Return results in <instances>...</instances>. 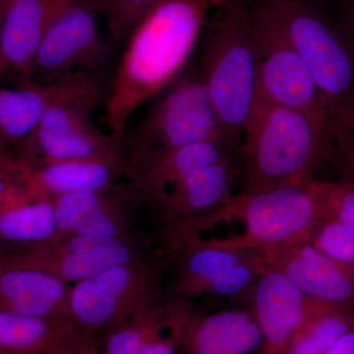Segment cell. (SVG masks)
I'll return each instance as SVG.
<instances>
[{"instance_id": "cell-1", "label": "cell", "mask_w": 354, "mask_h": 354, "mask_svg": "<svg viewBox=\"0 0 354 354\" xmlns=\"http://www.w3.org/2000/svg\"><path fill=\"white\" fill-rule=\"evenodd\" d=\"M218 0H158L128 36L109 82L104 123L121 139L130 118L181 75Z\"/></svg>"}, {"instance_id": "cell-2", "label": "cell", "mask_w": 354, "mask_h": 354, "mask_svg": "<svg viewBox=\"0 0 354 354\" xmlns=\"http://www.w3.org/2000/svg\"><path fill=\"white\" fill-rule=\"evenodd\" d=\"M128 174L165 234L195 235L234 199L241 156L225 142H201L133 158Z\"/></svg>"}, {"instance_id": "cell-3", "label": "cell", "mask_w": 354, "mask_h": 354, "mask_svg": "<svg viewBox=\"0 0 354 354\" xmlns=\"http://www.w3.org/2000/svg\"><path fill=\"white\" fill-rule=\"evenodd\" d=\"M332 128L270 101L258 88L242 133L241 190L305 186L332 160Z\"/></svg>"}, {"instance_id": "cell-4", "label": "cell", "mask_w": 354, "mask_h": 354, "mask_svg": "<svg viewBox=\"0 0 354 354\" xmlns=\"http://www.w3.org/2000/svg\"><path fill=\"white\" fill-rule=\"evenodd\" d=\"M200 69L228 144L242 133L259 88V55L249 0H218L202 35Z\"/></svg>"}, {"instance_id": "cell-5", "label": "cell", "mask_w": 354, "mask_h": 354, "mask_svg": "<svg viewBox=\"0 0 354 354\" xmlns=\"http://www.w3.org/2000/svg\"><path fill=\"white\" fill-rule=\"evenodd\" d=\"M304 58L322 95L335 146L354 127V38L315 0H258Z\"/></svg>"}, {"instance_id": "cell-6", "label": "cell", "mask_w": 354, "mask_h": 354, "mask_svg": "<svg viewBox=\"0 0 354 354\" xmlns=\"http://www.w3.org/2000/svg\"><path fill=\"white\" fill-rule=\"evenodd\" d=\"M169 252L174 262V281L164 295L165 301L191 305L194 299H203L209 309L249 306L264 269L253 251L227 248L197 236L177 242Z\"/></svg>"}, {"instance_id": "cell-7", "label": "cell", "mask_w": 354, "mask_h": 354, "mask_svg": "<svg viewBox=\"0 0 354 354\" xmlns=\"http://www.w3.org/2000/svg\"><path fill=\"white\" fill-rule=\"evenodd\" d=\"M122 139L127 143L128 160L201 142L228 144L199 71L181 74L158 95L143 120Z\"/></svg>"}, {"instance_id": "cell-8", "label": "cell", "mask_w": 354, "mask_h": 354, "mask_svg": "<svg viewBox=\"0 0 354 354\" xmlns=\"http://www.w3.org/2000/svg\"><path fill=\"white\" fill-rule=\"evenodd\" d=\"M239 220L245 230L239 236L212 239L215 243L239 250L256 251L310 239L320 221L307 186H281L254 193H237L214 218Z\"/></svg>"}, {"instance_id": "cell-9", "label": "cell", "mask_w": 354, "mask_h": 354, "mask_svg": "<svg viewBox=\"0 0 354 354\" xmlns=\"http://www.w3.org/2000/svg\"><path fill=\"white\" fill-rule=\"evenodd\" d=\"M164 301L155 270L141 261L116 266L70 288V320L92 337L109 333Z\"/></svg>"}, {"instance_id": "cell-10", "label": "cell", "mask_w": 354, "mask_h": 354, "mask_svg": "<svg viewBox=\"0 0 354 354\" xmlns=\"http://www.w3.org/2000/svg\"><path fill=\"white\" fill-rule=\"evenodd\" d=\"M251 14L259 55L260 92L274 104L306 114L333 130L322 95L288 35L258 0L251 3Z\"/></svg>"}, {"instance_id": "cell-11", "label": "cell", "mask_w": 354, "mask_h": 354, "mask_svg": "<svg viewBox=\"0 0 354 354\" xmlns=\"http://www.w3.org/2000/svg\"><path fill=\"white\" fill-rule=\"evenodd\" d=\"M104 104L102 97H80L51 106L16 146L20 160L58 162L123 155V139L102 132L91 120V113Z\"/></svg>"}, {"instance_id": "cell-12", "label": "cell", "mask_w": 354, "mask_h": 354, "mask_svg": "<svg viewBox=\"0 0 354 354\" xmlns=\"http://www.w3.org/2000/svg\"><path fill=\"white\" fill-rule=\"evenodd\" d=\"M95 8L91 0H74L58 16L39 44L31 79L74 72L106 74L111 48L100 34Z\"/></svg>"}, {"instance_id": "cell-13", "label": "cell", "mask_w": 354, "mask_h": 354, "mask_svg": "<svg viewBox=\"0 0 354 354\" xmlns=\"http://www.w3.org/2000/svg\"><path fill=\"white\" fill-rule=\"evenodd\" d=\"M109 82L106 74L74 72L38 81L26 79L20 87L0 88V137L9 149L16 147L51 106L80 97L108 99Z\"/></svg>"}, {"instance_id": "cell-14", "label": "cell", "mask_w": 354, "mask_h": 354, "mask_svg": "<svg viewBox=\"0 0 354 354\" xmlns=\"http://www.w3.org/2000/svg\"><path fill=\"white\" fill-rule=\"evenodd\" d=\"M253 252L264 267L283 274L305 297L354 308V277L324 255L310 239Z\"/></svg>"}, {"instance_id": "cell-15", "label": "cell", "mask_w": 354, "mask_h": 354, "mask_svg": "<svg viewBox=\"0 0 354 354\" xmlns=\"http://www.w3.org/2000/svg\"><path fill=\"white\" fill-rule=\"evenodd\" d=\"M14 171L30 196L53 199L72 193L108 191L128 171L123 155L90 160L27 162L14 160Z\"/></svg>"}, {"instance_id": "cell-16", "label": "cell", "mask_w": 354, "mask_h": 354, "mask_svg": "<svg viewBox=\"0 0 354 354\" xmlns=\"http://www.w3.org/2000/svg\"><path fill=\"white\" fill-rule=\"evenodd\" d=\"M21 261L41 268L67 283L85 281L116 267L137 262L136 251L123 239L70 235L41 244Z\"/></svg>"}, {"instance_id": "cell-17", "label": "cell", "mask_w": 354, "mask_h": 354, "mask_svg": "<svg viewBox=\"0 0 354 354\" xmlns=\"http://www.w3.org/2000/svg\"><path fill=\"white\" fill-rule=\"evenodd\" d=\"M307 298L283 274L264 267L251 295L250 306L263 335L259 354H283L301 325Z\"/></svg>"}, {"instance_id": "cell-18", "label": "cell", "mask_w": 354, "mask_h": 354, "mask_svg": "<svg viewBox=\"0 0 354 354\" xmlns=\"http://www.w3.org/2000/svg\"><path fill=\"white\" fill-rule=\"evenodd\" d=\"M263 335L248 305H227L191 317L185 354H259Z\"/></svg>"}, {"instance_id": "cell-19", "label": "cell", "mask_w": 354, "mask_h": 354, "mask_svg": "<svg viewBox=\"0 0 354 354\" xmlns=\"http://www.w3.org/2000/svg\"><path fill=\"white\" fill-rule=\"evenodd\" d=\"M71 286L41 268L0 262V307L22 315L69 319Z\"/></svg>"}, {"instance_id": "cell-20", "label": "cell", "mask_w": 354, "mask_h": 354, "mask_svg": "<svg viewBox=\"0 0 354 354\" xmlns=\"http://www.w3.org/2000/svg\"><path fill=\"white\" fill-rule=\"evenodd\" d=\"M74 0H10L0 26V53L10 71L31 79L44 35Z\"/></svg>"}, {"instance_id": "cell-21", "label": "cell", "mask_w": 354, "mask_h": 354, "mask_svg": "<svg viewBox=\"0 0 354 354\" xmlns=\"http://www.w3.org/2000/svg\"><path fill=\"white\" fill-rule=\"evenodd\" d=\"M106 191H86L53 198L59 234L122 239L118 211Z\"/></svg>"}, {"instance_id": "cell-22", "label": "cell", "mask_w": 354, "mask_h": 354, "mask_svg": "<svg viewBox=\"0 0 354 354\" xmlns=\"http://www.w3.org/2000/svg\"><path fill=\"white\" fill-rule=\"evenodd\" d=\"M80 334L69 319L22 315L0 307V354H46Z\"/></svg>"}, {"instance_id": "cell-23", "label": "cell", "mask_w": 354, "mask_h": 354, "mask_svg": "<svg viewBox=\"0 0 354 354\" xmlns=\"http://www.w3.org/2000/svg\"><path fill=\"white\" fill-rule=\"evenodd\" d=\"M353 327L354 308L307 298L304 321L283 354H328Z\"/></svg>"}, {"instance_id": "cell-24", "label": "cell", "mask_w": 354, "mask_h": 354, "mask_svg": "<svg viewBox=\"0 0 354 354\" xmlns=\"http://www.w3.org/2000/svg\"><path fill=\"white\" fill-rule=\"evenodd\" d=\"M60 236L53 200L26 197L0 208V239L46 244Z\"/></svg>"}, {"instance_id": "cell-25", "label": "cell", "mask_w": 354, "mask_h": 354, "mask_svg": "<svg viewBox=\"0 0 354 354\" xmlns=\"http://www.w3.org/2000/svg\"><path fill=\"white\" fill-rule=\"evenodd\" d=\"M320 221L354 227V186L339 181L315 180L307 184Z\"/></svg>"}, {"instance_id": "cell-26", "label": "cell", "mask_w": 354, "mask_h": 354, "mask_svg": "<svg viewBox=\"0 0 354 354\" xmlns=\"http://www.w3.org/2000/svg\"><path fill=\"white\" fill-rule=\"evenodd\" d=\"M310 241L324 255L354 277V227L333 221H320Z\"/></svg>"}, {"instance_id": "cell-27", "label": "cell", "mask_w": 354, "mask_h": 354, "mask_svg": "<svg viewBox=\"0 0 354 354\" xmlns=\"http://www.w3.org/2000/svg\"><path fill=\"white\" fill-rule=\"evenodd\" d=\"M158 0H97V8L106 16L111 38L120 43L128 38L140 20Z\"/></svg>"}, {"instance_id": "cell-28", "label": "cell", "mask_w": 354, "mask_h": 354, "mask_svg": "<svg viewBox=\"0 0 354 354\" xmlns=\"http://www.w3.org/2000/svg\"><path fill=\"white\" fill-rule=\"evenodd\" d=\"M330 165L337 181L354 186V127L335 146Z\"/></svg>"}, {"instance_id": "cell-29", "label": "cell", "mask_w": 354, "mask_h": 354, "mask_svg": "<svg viewBox=\"0 0 354 354\" xmlns=\"http://www.w3.org/2000/svg\"><path fill=\"white\" fill-rule=\"evenodd\" d=\"M28 196L29 193L14 174L12 165H0V208Z\"/></svg>"}, {"instance_id": "cell-30", "label": "cell", "mask_w": 354, "mask_h": 354, "mask_svg": "<svg viewBox=\"0 0 354 354\" xmlns=\"http://www.w3.org/2000/svg\"><path fill=\"white\" fill-rule=\"evenodd\" d=\"M324 4L354 38V0H324Z\"/></svg>"}, {"instance_id": "cell-31", "label": "cell", "mask_w": 354, "mask_h": 354, "mask_svg": "<svg viewBox=\"0 0 354 354\" xmlns=\"http://www.w3.org/2000/svg\"><path fill=\"white\" fill-rule=\"evenodd\" d=\"M46 354H100L92 337L80 334Z\"/></svg>"}, {"instance_id": "cell-32", "label": "cell", "mask_w": 354, "mask_h": 354, "mask_svg": "<svg viewBox=\"0 0 354 354\" xmlns=\"http://www.w3.org/2000/svg\"><path fill=\"white\" fill-rule=\"evenodd\" d=\"M328 354H354V327L342 335Z\"/></svg>"}, {"instance_id": "cell-33", "label": "cell", "mask_w": 354, "mask_h": 354, "mask_svg": "<svg viewBox=\"0 0 354 354\" xmlns=\"http://www.w3.org/2000/svg\"><path fill=\"white\" fill-rule=\"evenodd\" d=\"M10 0H0V26H1L2 19H3L4 13H6L7 6H8ZM10 70L6 66L3 58H2L1 53H0V75L8 73Z\"/></svg>"}, {"instance_id": "cell-34", "label": "cell", "mask_w": 354, "mask_h": 354, "mask_svg": "<svg viewBox=\"0 0 354 354\" xmlns=\"http://www.w3.org/2000/svg\"><path fill=\"white\" fill-rule=\"evenodd\" d=\"M9 147L4 143L3 140L0 137V165L4 164L7 160H10L11 156L10 152H9Z\"/></svg>"}]
</instances>
